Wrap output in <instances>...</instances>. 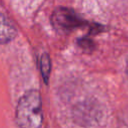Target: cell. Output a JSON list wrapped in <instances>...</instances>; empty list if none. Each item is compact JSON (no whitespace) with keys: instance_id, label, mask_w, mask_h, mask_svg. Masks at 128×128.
Listing matches in <instances>:
<instances>
[{"instance_id":"obj_1","label":"cell","mask_w":128,"mask_h":128,"mask_svg":"<svg viewBox=\"0 0 128 128\" xmlns=\"http://www.w3.org/2000/svg\"><path fill=\"white\" fill-rule=\"evenodd\" d=\"M43 121L42 101L37 90L25 92L18 101L16 122L20 128H40Z\"/></svg>"},{"instance_id":"obj_5","label":"cell","mask_w":128,"mask_h":128,"mask_svg":"<svg viewBox=\"0 0 128 128\" xmlns=\"http://www.w3.org/2000/svg\"><path fill=\"white\" fill-rule=\"evenodd\" d=\"M126 74H127V77H128V58H127V64H126Z\"/></svg>"},{"instance_id":"obj_2","label":"cell","mask_w":128,"mask_h":128,"mask_svg":"<svg viewBox=\"0 0 128 128\" xmlns=\"http://www.w3.org/2000/svg\"><path fill=\"white\" fill-rule=\"evenodd\" d=\"M53 26L60 32H70L82 24L81 19L74 11L68 8H57L51 17Z\"/></svg>"},{"instance_id":"obj_3","label":"cell","mask_w":128,"mask_h":128,"mask_svg":"<svg viewBox=\"0 0 128 128\" xmlns=\"http://www.w3.org/2000/svg\"><path fill=\"white\" fill-rule=\"evenodd\" d=\"M17 30L12 21L4 14L0 13V44L10 42L15 38Z\"/></svg>"},{"instance_id":"obj_4","label":"cell","mask_w":128,"mask_h":128,"mask_svg":"<svg viewBox=\"0 0 128 128\" xmlns=\"http://www.w3.org/2000/svg\"><path fill=\"white\" fill-rule=\"evenodd\" d=\"M40 70H41L43 80L45 81V83H48L49 76H50V71H51V61H50V58H49L48 54H46V53L41 56Z\"/></svg>"}]
</instances>
